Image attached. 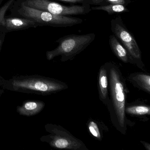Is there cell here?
I'll return each instance as SVG.
<instances>
[{
  "instance_id": "4",
  "label": "cell",
  "mask_w": 150,
  "mask_h": 150,
  "mask_svg": "<svg viewBox=\"0 0 150 150\" xmlns=\"http://www.w3.org/2000/svg\"><path fill=\"white\" fill-rule=\"evenodd\" d=\"M95 37V34L92 33L81 35L72 34L60 38L55 42L59 44L57 47L46 52V59L51 60L60 56L61 62L71 60L88 47Z\"/></svg>"
},
{
  "instance_id": "6",
  "label": "cell",
  "mask_w": 150,
  "mask_h": 150,
  "mask_svg": "<svg viewBox=\"0 0 150 150\" xmlns=\"http://www.w3.org/2000/svg\"><path fill=\"white\" fill-rule=\"evenodd\" d=\"M110 29L113 35L127 50L132 64L146 72L145 66L142 61L140 48L133 34L126 28L120 16H117L111 20Z\"/></svg>"
},
{
  "instance_id": "7",
  "label": "cell",
  "mask_w": 150,
  "mask_h": 150,
  "mask_svg": "<svg viewBox=\"0 0 150 150\" xmlns=\"http://www.w3.org/2000/svg\"><path fill=\"white\" fill-rule=\"evenodd\" d=\"M29 7L61 16L84 15L92 10L86 1L81 5L65 6L52 0H19Z\"/></svg>"
},
{
  "instance_id": "1",
  "label": "cell",
  "mask_w": 150,
  "mask_h": 150,
  "mask_svg": "<svg viewBox=\"0 0 150 150\" xmlns=\"http://www.w3.org/2000/svg\"><path fill=\"white\" fill-rule=\"evenodd\" d=\"M109 79V102L107 105L111 123L121 134L125 135L129 121L125 109L128 91L125 80L115 62L105 63Z\"/></svg>"
},
{
  "instance_id": "14",
  "label": "cell",
  "mask_w": 150,
  "mask_h": 150,
  "mask_svg": "<svg viewBox=\"0 0 150 150\" xmlns=\"http://www.w3.org/2000/svg\"><path fill=\"white\" fill-rule=\"evenodd\" d=\"M87 127L92 137L96 140L101 141L103 137V128L100 122L91 118L88 121Z\"/></svg>"
},
{
  "instance_id": "12",
  "label": "cell",
  "mask_w": 150,
  "mask_h": 150,
  "mask_svg": "<svg viewBox=\"0 0 150 150\" xmlns=\"http://www.w3.org/2000/svg\"><path fill=\"white\" fill-rule=\"evenodd\" d=\"M109 43L112 52L118 59L125 64H132L127 50L113 34L110 36Z\"/></svg>"
},
{
  "instance_id": "16",
  "label": "cell",
  "mask_w": 150,
  "mask_h": 150,
  "mask_svg": "<svg viewBox=\"0 0 150 150\" xmlns=\"http://www.w3.org/2000/svg\"><path fill=\"white\" fill-rule=\"evenodd\" d=\"M134 0H86L89 5L105 6L110 4H121L127 6Z\"/></svg>"
},
{
  "instance_id": "10",
  "label": "cell",
  "mask_w": 150,
  "mask_h": 150,
  "mask_svg": "<svg viewBox=\"0 0 150 150\" xmlns=\"http://www.w3.org/2000/svg\"><path fill=\"white\" fill-rule=\"evenodd\" d=\"M127 80L135 87L150 94V75L146 72L130 74Z\"/></svg>"
},
{
  "instance_id": "17",
  "label": "cell",
  "mask_w": 150,
  "mask_h": 150,
  "mask_svg": "<svg viewBox=\"0 0 150 150\" xmlns=\"http://www.w3.org/2000/svg\"><path fill=\"white\" fill-rule=\"evenodd\" d=\"M56 1L73 4L74 5H75V4L81 5V4H82L86 1V0H56Z\"/></svg>"
},
{
  "instance_id": "21",
  "label": "cell",
  "mask_w": 150,
  "mask_h": 150,
  "mask_svg": "<svg viewBox=\"0 0 150 150\" xmlns=\"http://www.w3.org/2000/svg\"><path fill=\"white\" fill-rule=\"evenodd\" d=\"M3 0H0V6H1V4H2V1H3Z\"/></svg>"
},
{
  "instance_id": "2",
  "label": "cell",
  "mask_w": 150,
  "mask_h": 150,
  "mask_svg": "<svg viewBox=\"0 0 150 150\" xmlns=\"http://www.w3.org/2000/svg\"><path fill=\"white\" fill-rule=\"evenodd\" d=\"M4 90L24 93L47 96L68 89L65 82L56 79L38 75H17L6 80L1 77Z\"/></svg>"
},
{
  "instance_id": "18",
  "label": "cell",
  "mask_w": 150,
  "mask_h": 150,
  "mask_svg": "<svg viewBox=\"0 0 150 150\" xmlns=\"http://www.w3.org/2000/svg\"><path fill=\"white\" fill-rule=\"evenodd\" d=\"M6 33H4L0 30V54L2 49V45L5 41Z\"/></svg>"
},
{
  "instance_id": "20",
  "label": "cell",
  "mask_w": 150,
  "mask_h": 150,
  "mask_svg": "<svg viewBox=\"0 0 150 150\" xmlns=\"http://www.w3.org/2000/svg\"><path fill=\"white\" fill-rule=\"evenodd\" d=\"M1 77H0V96H1V95L3 94L4 92V89L1 88Z\"/></svg>"
},
{
  "instance_id": "19",
  "label": "cell",
  "mask_w": 150,
  "mask_h": 150,
  "mask_svg": "<svg viewBox=\"0 0 150 150\" xmlns=\"http://www.w3.org/2000/svg\"><path fill=\"white\" fill-rule=\"evenodd\" d=\"M140 142L146 150H150V143L144 141H140Z\"/></svg>"
},
{
  "instance_id": "15",
  "label": "cell",
  "mask_w": 150,
  "mask_h": 150,
  "mask_svg": "<svg viewBox=\"0 0 150 150\" xmlns=\"http://www.w3.org/2000/svg\"><path fill=\"white\" fill-rule=\"evenodd\" d=\"M91 10H101L108 13L109 15L120 13H129V10L126 6L121 4H110L105 6L92 7Z\"/></svg>"
},
{
  "instance_id": "9",
  "label": "cell",
  "mask_w": 150,
  "mask_h": 150,
  "mask_svg": "<svg viewBox=\"0 0 150 150\" xmlns=\"http://www.w3.org/2000/svg\"><path fill=\"white\" fill-rule=\"evenodd\" d=\"M98 89L100 100L107 107L109 102V79L108 69L105 63L99 69Z\"/></svg>"
},
{
  "instance_id": "13",
  "label": "cell",
  "mask_w": 150,
  "mask_h": 150,
  "mask_svg": "<svg viewBox=\"0 0 150 150\" xmlns=\"http://www.w3.org/2000/svg\"><path fill=\"white\" fill-rule=\"evenodd\" d=\"M126 115L141 118H147L146 116L150 115V106L142 102L126 103L125 109Z\"/></svg>"
},
{
  "instance_id": "5",
  "label": "cell",
  "mask_w": 150,
  "mask_h": 150,
  "mask_svg": "<svg viewBox=\"0 0 150 150\" xmlns=\"http://www.w3.org/2000/svg\"><path fill=\"white\" fill-rule=\"evenodd\" d=\"M45 128L48 134L42 136L40 140L51 147L64 150H88L83 141L61 125L48 123Z\"/></svg>"
},
{
  "instance_id": "11",
  "label": "cell",
  "mask_w": 150,
  "mask_h": 150,
  "mask_svg": "<svg viewBox=\"0 0 150 150\" xmlns=\"http://www.w3.org/2000/svg\"><path fill=\"white\" fill-rule=\"evenodd\" d=\"M45 105V103L42 101H26L22 105L17 106L16 110L21 115L32 116L40 113Z\"/></svg>"
},
{
  "instance_id": "8",
  "label": "cell",
  "mask_w": 150,
  "mask_h": 150,
  "mask_svg": "<svg viewBox=\"0 0 150 150\" xmlns=\"http://www.w3.org/2000/svg\"><path fill=\"white\" fill-rule=\"evenodd\" d=\"M16 0H9L0 8V30L6 33L38 27L35 22L23 17L6 16V13Z\"/></svg>"
},
{
  "instance_id": "3",
  "label": "cell",
  "mask_w": 150,
  "mask_h": 150,
  "mask_svg": "<svg viewBox=\"0 0 150 150\" xmlns=\"http://www.w3.org/2000/svg\"><path fill=\"white\" fill-rule=\"evenodd\" d=\"M8 10L11 12V16L29 19L39 26L67 28L81 24L83 22V20L79 18L53 14L29 7L19 0H16Z\"/></svg>"
}]
</instances>
